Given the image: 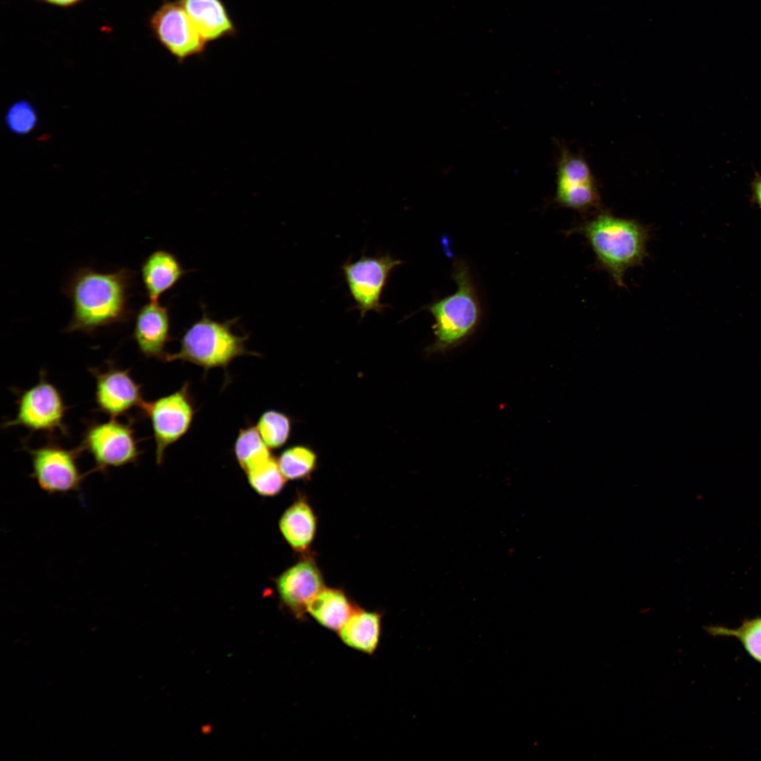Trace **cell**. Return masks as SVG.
<instances>
[{
    "instance_id": "4fadbf2b",
    "label": "cell",
    "mask_w": 761,
    "mask_h": 761,
    "mask_svg": "<svg viewBox=\"0 0 761 761\" xmlns=\"http://www.w3.org/2000/svg\"><path fill=\"white\" fill-rule=\"evenodd\" d=\"M277 587L283 601L300 615L323 588V580L314 562L307 559L286 570L278 579Z\"/></svg>"
},
{
    "instance_id": "9a60e30c",
    "label": "cell",
    "mask_w": 761,
    "mask_h": 761,
    "mask_svg": "<svg viewBox=\"0 0 761 761\" xmlns=\"http://www.w3.org/2000/svg\"><path fill=\"white\" fill-rule=\"evenodd\" d=\"M178 257L169 251L157 249L141 265V277L149 301L159 297L173 287L186 273Z\"/></svg>"
},
{
    "instance_id": "ba28073f",
    "label": "cell",
    "mask_w": 761,
    "mask_h": 761,
    "mask_svg": "<svg viewBox=\"0 0 761 761\" xmlns=\"http://www.w3.org/2000/svg\"><path fill=\"white\" fill-rule=\"evenodd\" d=\"M148 25L154 37L178 63L202 55L207 44L178 0H163Z\"/></svg>"
},
{
    "instance_id": "83f0119b",
    "label": "cell",
    "mask_w": 761,
    "mask_h": 761,
    "mask_svg": "<svg viewBox=\"0 0 761 761\" xmlns=\"http://www.w3.org/2000/svg\"><path fill=\"white\" fill-rule=\"evenodd\" d=\"M753 196L755 202L761 208V175H756L752 182Z\"/></svg>"
},
{
    "instance_id": "603a6c76",
    "label": "cell",
    "mask_w": 761,
    "mask_h": 761,
    "mask_svg": "<svg viewBox=\"0 0 761 761\" xmlns=\"http://www.w3.org/2000/svg\"><path fill=\"white\" fill-rule=\"evenodd\" d=\"M256 427L266 445L269 448L276 449L287 441L291 421L284 413L270 409L261 414Z\"/></svg>"
},
{
    "instance_id": "9c48e42d",
    "label": "cell",
    "mask_w": 761,
    "mask_h": 761,
    "mask_svg": "<svg viewBox=\"0 0 761 761\" xmlns=\"http://www.w3.org/2000/svg\"><path fill=\"white\" fill-rule=\"evenodd\" d=\"M31 459L32 477L49 494L66 493L80 489L85 475L78 464L80 447L68 449L49 441L36 448H26Z\"/></svg>"
},
{
    "instance_id": "8992f818",
    "label": "cell",
    "mask_w": 761,
    "mask_h": 761,
    "mask_svg": "<svg viewBox=\"0 0 761 761\" xmlns=\"http://www.w3.org/2000/svg\"><path fill=\"white\" fill-rule=\"evenodd\" d=\"M140 411L151 423L156 461L161 464L167 448L181 439L192 424L197 410L190 383L155 400H144Z\"/></svg>"
},
{
    "instance_id": "30bf717a",
    "label": "cell",
    "mask_w": 761,
    "mask_h": 761,
    "mask_svg": "<svg viewBox=\"0 0 761 761\" xmlns=\"http://www.w3.org/2000/svg\"><path fill=\"white\" fill-rule=\"evenodd\" d=\"M402 263L390 254L368 256L362 255L354 261H347L342 269L355 309L361 317L369 311H381L383 289L392 271Z\"/></svg>"
},
{
    "instance_id": "8fae6325",
    "label": "cell",
    "mask_w": 761,
    "mask_h": 761,
    "mask_svg": "<svg viewBox=\"0 0 761 761\" xmlns=\"http://www.w3.org/2000/svg\"><path fill=\"white\" fill-rule=\"evenodd\" d=\"M89 371L95 379L94 400L98 411L116 419L135 408L140 410L144 402L142 385L132 376L130 369L110 361L103 367H91Z\"/></svg>"
},
{
    "instance_id": "7402d4cb",
    "label": "cell",
    "mask_w": 761,
    "mask_h": 761,
    "mask_svg": "<svg viewBox=\"0 0 761 761\" xmlns=\"http://www.w3.org/2000/svg\"><path fill=\"white\" fill-rule=\"evenodd\" d=\"M278 462L286 479H303L314 469L316 456L309 447L295 445L285 450Z\"/></svg>"
},
{
    "instance_id": "3957f363",
    "label": "cell",
    "mask_w": 761,
    "mask_h": 761,
    "mask_svg": "<svg viewBox=\"0 0 761 761\" xmlns=\"http://www.w3.org/2000/svg\"><path fill=\"white\" fill-rule=\"evenodd\" d=\"M237 321L238 318L215 321L204 311L182 335L178 351L168 353L165 361L189 362L202 367L206 373L215 368L227 371L230 364L240 356H260L247 350L248 335H240L233 331Z\"/></svg>"
},
{
    "instance_id": "cb8c5ba5",
    "label": "cell",
    "mask_w": 761,
    "mask_h": 761,
    "mask_svg": "<svg viewBox=\"0 0 761 761\" xmlns=\"http://www.w3.org/2000/svg\"><path fill=\"white\" fill-rule=\"evenodd\" d=\"M555 199L559 205L580 212L600 206V197L594 182L557 187Z\"/></svg>"
},
{
    "instance_id": "ffe728a7",
    "label": "cell",
    "mask_w": 761,
    "mask_h": 761,
    "mask_svg": "<svg viewBox=\"0 0 761 761\" xmlns=\"http://www.w3.org/2000/svg\"><path fill=\"white\" fill-rule=\"evenodd\" d=\"M705 630L712 636L738 639L748 653L761 664V617L745 621L735 629L710 626Z\"/></svg>"
},
{
    "instance_id": "52a82bcc",
    "label": "cell",
    "mask_w": 761,
    "mask_h": 761,
    "mask_svg": "<svg viewBox=\"0 0 761 761\" xmlns=\"http://www.w3.org/2000/svg\"><path fill=\"white\" fill-rule=\"evenodd\" d=\"M87 451L96 464V470L106 471L137 462L141 450L139 440L130 423L111 418L106 421L89 422L79 446Z\"/></svg>"
},
{
    "instance_id": "5bb4252c",
    "label": "cell",
    "mask_w": 761,
    "mask_h": 761,
    "mask_svg": "<svg viewBox=\"0 0 761 761\" xmlns=\"http://www.w3.org/2000/svg\"><path fill=\"white\" fill-rule=\"evenodd\" d=\"M206 43L235 37L237 29L222 0H178Z\"/></svg>"
},
{
    "instance_id": "4316f807",
    "label": "cell",
    "mask_w": 761,
    "mask_h": 761,
    "mask_svg": "<svg viewBox=\"0 0 761 761\" xmlns=\"http://www.w3.org/2000/svg\"><path fill=\"white\" fill-rule=\"evenodd\" d=\"M42 1L47 4L61 7V8H70L75 6L84 0H38Z\"/></svg>"
},
{
    "instance_id": "277c9868",
    "label": "cell",
    "mask_w": 761,
    "mask_h": 761,
    "mask_svg": "<svg viewBox=\"0 0 761 761\" xmlns=\"http://www.w3.org/2000/svg\"><path fill=\"white\" fill-rule=\"evenodd\" d=\"M452 277L457 290L428 307L435 320L433 348L435 349L451 347L466 338L481 317L480 304L467 266L457 262L454 266Z\"/></svg>"
},
{
    "instance_id": "7c38bea8",
    "label": "cell",
    "mask_w": 761,
    "mask_h": 761,
    "mask_svg": "<svg viewBox=\"0 0 761 761\" xmlns=\"http://www.w3.org/2000/svg\"><path fill=\"white\" fill-rule=\"evenodd\" d=\"M171 316L167 307L149 301L137 311L132 332L139 352L147 359L164 361L166 347L172 340Z\"/></svg>"
},
{
    "instance_id": "6da1fadb",
    "label": "cell",
    "mask_w": 761,
    "mask_h": 761,
    "mask_svg": "<svg viewBox=\"0 0 761 761\" xmlns=\"http://www.w3.org/2000/svg\"><path fill=\"white\" fill-rule=\"evenodd\" d=\"M136 273L126 268L102 273L89 266L76 270L63 287L73 314L63 331L92 335L103 327L128 322Z\"/></svg>"
},
{
    "instance_id": "2e32d148",
    "label": "cell",
    "mask_w": 761,
    "mask_h": 761,
    "mask_svg": "<svg viewBox=\"0 0 761 761\" xmlns=\"http://www.w3.org/2000/svg\"><path fill=\"white\" fill-rule=\"evenodd\" d=\"M342 641L351 648L372 654L376 650L381 632V615L376 612L357 609L338 631Z\"/></svg>"
},
{
    "instance_id": "d6986e66",
    "label": "cell",
    "mask_w": 761,
    "mask_h": 761,
    "mask_svg": "<svg viewBox=\"0 0 761 761\" xmlns=\"http://www.w3.org/2000/svg\"><path fill=\"white\" fill-rule=\"evenodd\" d=\"M270 448L252 424L241 428L233 445V453L240 467L246 472L272 457Z\"/></svg>"
},
{
    "instance_id": "e0dca14e",
    "label": "cell",
    "mask_w": 761,
    "mask_h": 761,
    "mask_svg": "<svg viewBox=\"0 0 761 761\" xmlns=\"http://www.w3.org/2000/svg\"><path fill=\"white\" fill-rule=\"evenodd\" d=\"M355 610L342 590L324 587L307 607V612L321 626L335 631L344 626Z\"/></svg>"
},
{
    "instance_id": "7a4b0ae2",
    "label": "cell",
    "mask_w": 761,
    "mask_h": 761,
    "mask_svg": "<svg viewBox=\"0 0 761 761\" xmlns=\"http://www.w3.org/2000/svg\"><path fill=\"white\" fill-rule=\"evenodd\" d=\"M583 235L595 254L598 266L619 287H624V276L631 268L641 266L648 256V227L633 219L601 213L574 228Z\"/></svg>"
},
{
    "instance_id": "44dd1931",
    "label": "cell",
    "mask_w": 761,
    "mask_h": 761,
    "mask_svg": "<svg viewBox=\"0 0 761 761\" xmlns=\"http://www.w3.org/2000/svg\"><path fill=\"white\" fill-rule=\"evenodd\" d=\"M248 481L259 494L273 496L283 488L285 477L283 474L278 460L273 457L261 462L247 471Z\"/></svg>"
},
{
    "instance_id": "5b68a950",
    "label": "cell",
    "mask_w": 761,
    "mask_h": 761,
    "mask_svg": "<svg viewBox=\"0 0 761 761\" xmlns=\"http://www.w3.org/2000/svg\"><path fill=\"white\" fill-rule=\"evenodd\" d=\"M15 416L3 424V428L22 426L31 432L48 434H69L65 422L68 407L62 393L50 382L44 371L38 381L30 388L18 393Z\"/></svg>"
},
{
    "instance_id": "484cf974",
    "label": "cell",
    "mask_w": 761,
    "mask_h": 761,
    "mask_svg": "<svg viewBox=\"0 0 761 761\" xmlns=\"http://www.w3.org/2000/svg\"><path fill=\"white\" fill-rule=\"evenodd\" d=\"M5 123L14 134L26 135L32 131L37 123V114L34 106L27 101H17L6 111Z\"/></svg>"
},
{
    "instance_id": "d4e9b609",
    "label": "cell",
    "mask_w": 761,
    "mask_h": 761,
    "mask_svg": "<svg viewBox=\"0 0 761 761\" xmlns=\"http://www.w3.org/2000/svg\"><path fill=\"white\" fill-rule=\"evenodd\" d=\"M590 182H594V180L586 162L563 149L558 162L557 187Z\"/></svg>"
},
{
    "instance_id": "ac0fdd59",
    "label": "cell",
    "mask_w": 761,
    "mask_h": 761,
    "mask_svg": "<svg viewBox=\"0 0 761 761\" xmlns=\"http://www.w3.org/2000/svg\"><path fill=\"white\" fill-rule=\"evenodd\" d=\"M280 529L287 542L297 550H306L312 543L316 530V516L304 500H298L283 514Z\"/></svg>"
}]
</instances>
